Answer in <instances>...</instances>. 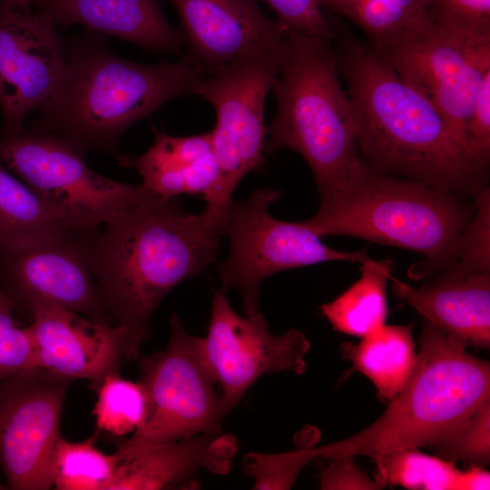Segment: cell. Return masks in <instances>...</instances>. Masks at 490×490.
I'll list each match as a JSON object with an SVG mask.
<instances>
[{"label":"cell","mask_w":490,"mask_h":490,"mask_svg":"<svg viewBox=\"0 0 490 490\" xmlns=\"http://www.w3.org/2000/svg\"><path fill=\"white\" fill-rule=\"evenodd\" d=\"M313 446L276 454L249 453L243 473L254 479L253 489H289L300 471L314 458Z\"/></svg>","instance_id":"obj_31"},{"label":"cell","mask_w":490,"mask_h":490,"mask_svg":"<svg viewBox=\"0 0 490 490\" xmlns=\"http://www.w3.org/2000/svg\"><path fill=\"white\" fill-rule=\"evenodd\" d=\"M490 488V474L483 466H471L461 470L458 490H485Z\"/></svg>","instance_id":"obj_37"},{"label":"cell","mask_w":490,"mask_h":490,"mask_svg":"<svg viewBox=\"0 0 490 490\" xmlns=\"http://www.w3.org/2000/svg\"><path fill=\"white\" fill-rule=\"evenodd\" d=\"M33 7L54 25L82 24L148 51L181 54L184 44L157 0H35Z\"/></svg>","instance_id":"obj_20"},{"label":"cell","mask_w":490,"mask_h":490,"mask_svg":"<svg viewBox=\"0 0 490 490\" xmlns=\"http://www.w3.org/2000/svg\"><path fill=\"white\" fill-rule=\"evenodd\" d=\"M7 489L6 485L0 481V490Z\"/></svg>","instance_id":"obj_39"},{"label":"cell","mask_w":490,"mask_h":490,"mask_svg":"<svg viewBox=\"0 0 490 490\" xmlns=\"http://www.w3.org/2000/svg\"><path fill=\"white\" fill-rule=\"evenodd\" d=\"M54 24L35 11L0 3V111L3 127L18 129L56 94L66 47Z\"/></svg>","instance_id":"obj_15"},{"label":"cell","mask_w":490,"mask_h":490,"mask_svg":"<svg viewBox=\"0 0 490 490\" xmlns=\"http://www.w3.org/2000/svg\"><path fill=\"white\" fill-rule=\"evenodd\" d=\"M475 201L416 180L382 174L358 160L344 183L301 222L320 238L348 236L416 252L407 270L430 279L456 259Z\"/></svg>","instance_id":"obj_4"},{"label":"cell","mask_w":490,"mask_h":490,"mask_svg":"<svg viewBox=\"0 0 490 490\" xmlns=\"http://www.w3.org/2000/svg\"><path fill=\"white\" fill-rule=\"evenodd\" d=\"M71 231L78 232L0 162V251Z\"/></svg>","instance_id":"obj_23"},{"label":"cell","mask_w":490,"mask_h":490,"mask_svg":"<svg viewBox=\"0 0 490 490\" xmlns=\"http://www.w3.org/2000/svg\"><path fill=\"white\" fill-rule=\"evenodd\" d=\"M16 307L0 286V379L36 368L34 342L27 327L16 325Z\"/></svg>","instance_id":"obj_32"},{"label":"cell","mask_w":490,"mask_h":490,"mask_svg":"<svg viewBox=\"0 0 490 490\" xmlns=\"http://www.w3.org/2000/svg\"><path fill=\"white\" fill-rule=\"evenodd\" d=\"M288 39L214 69L193 88L192 94L211 103L216 113L211 135L219 180L205 200L207 206L227 211L243 177L265 162V101L279 73Z\"/></svg>","instance_id":"obj_9"},{"label":"cell","mask_w":490,"mask_h":490,"mask_svg":"<svg viewBox=\"0 0 490 490\" xmlns=\"http://www.w3.org/2000/svg\"><path fill=\"white\" fill-rule=\"evenodd\" d=\"M73 381L37 367L0 379V470L7 489L53 486L51 462Z\"/></svg>","instance_id":"obj_12"},{"label":"cell","mask_w":490,"mask_h":490,"mask_svg":"<svg viewBox=\"0 0 490 490\" xmlns=\"http://www.w3.org/2000/svg\"><path fill=\"white\" fill-rule=\"evenodd\" d=\"M66 47V71L51 102L29 127L53 133L83 157L114 153L122 135L167 101L192 94L205 72L187 56L145 64L121 58L104 35L87 31Z\"/></svg>","instance_id":"obj_3"},{"label":"cell","mask_w":490,"mask_h":490,"mask_svg":"<svg viewBox=\"0 0 490 490\" xmlns=\"http://www.w3.org/2000/svg\"><path fill=\"white\" fill-rule=\"evenodd\" d=\"M328 466L319 476L323 490H377L384 488L375 478L368 477L356 464L354 456L329 458Z\"/></svg>","instance_id":"obj_36"},{"label":"cell","mask_w":490,"mask_h":490,"mask_svg":"<svg viewBox=\"0 0 490 490\" xmlns=\"http://www.w3.org/2000/svg\"><path fill=\"white\" fill-rule=\"evenodd\" d=\"M34 1L35 0H0V3L24 11H31Z\"/></svg>","instance_id":"obj_38"},{"label":"cell","mask_w":490,"mask_h":490,"mask_svg":"<svg viewBox=\"0 0 490 490\" xmlns=\"http://www.w3.org/2000/svg\"><path fill=\"white\" fill-rule=\"evenodd\" d=\"M93 389L97 400L93 410L99 430L115 436L132 434L142 424L146 401L140 382H132L119 372L106 375Z\"/></svg>","instance_id":"obj_28"},{"label":"cell","mask_w":490,"mask_h":490,"mask_svg":"<svg viewBox=\"0 0 490 490\" xmlns=\"http://www.w3.org/2000/svg\"><path fill=\"white\" fill-rule=\"evenodd\" d=\"M182 25L184 54L205 74L249 53L282 44L289 31L257 0H170Z\"/></svg>","instance_id":"obj_17"},{"label":"cell","mask_w":490,"mask_h":490,"mask_svg":"<svg viewBox=\"0 0 490 490\" xmlns=\"http://www.w3.org/2000/svg\"><path fill=\"white\" fill-rule=\"evenodd\" d=\"M338 76L334 39L289 32L271 88L277 112L267 129L266 152L299 153L320 202L338 190L360 158L350 102Z\"/></svg>","instance_id":"obj_6"},{"label":"cell","mask_w":490,"mask_h":490,"mask_svg":"<svg viewBox=\"0 0 490 490\" xmlns=\"http://www.w3.org/2000/svg\"><path fill=\"white\" fill-rule=\"evenodd\" d=\"M202 341L207 362L230 411L263 375L303 374L310 349L305 334L296 328L275 335L266 320L238 315L221 289L213 291L208 332Z\"/></svg>","instance_id":"obj_14"},{"label":"cell","mask_w":490,"mask_h":490,"mask_svg":"<svg viewBox=\"0 0 490 490\" xmlns=\"http://www.w3.org/2000/svg\"><path fill=\"white\" fill-rule=\"evenodd\" d=\"M93 236L71 231L17 250L0 251V286L16 309L27 313L35 303L44 302L114 324L93 270Z\"/></svg>","instance_id":"obj_13"},{"label":"cell","mask_w":490,"mask_h":490,"mask_svg":"<svg viewBox=\"0 0 490 490\" xmlns=\"http://www.w3.org/2000/svg\"><path fill=\"white\" fill-rule=\"evenodd\" d=\"M431 448L435 456L452 463L463 461L471 466L487 465L490 460V400Z\"/></svg>","instance_id":"obj_30"},{"label":"cell","mask_w":490,"mask_h":490,"mask_svg":"<svg viewBox=\"0 0 490 490\" xmlns=\"http://www.w3.org/2000/svg\"><path fill=\"white\" fill-rule=\"evenodd\" d=\"M330 24L362 161L465 199L488 187L489 169L462 148L440 112L367 43Z\"/></svg>","instance_id":"obj_1"},{"label":"cell","mask_w":490,"mask_h":490,"mask_svg":"<svg viewBox=\"0 0 490 490\" xmlns=\"http://www.w3.org/2000/svg\"><path fill=\"white\" fill-rule=\"evenodd\" d=\"M83 158L53 133L0 128V162L76 231L94 235L151 192L93 172Z\"/></svg>","instance_id":"obj_7"},{"label":"cell","mask_w":490,"mask_h":490,"mask_svg":"<svg viewBox=\"0 0 490 490\" xmlns=\"http://www.w3.org/2000/svg\"><path fill=\"white\" fill-rule=\"evenodd\" d=\"M98 434L80 442L60 436L51 462L53 486L58 490H111L118 459L96 445Z\"/></svg>","instance_id":"obj_26"},{"label":"cell","mask_w":490,"mask_h":490,"mask_svg":"<svg viewBox=\"0 0 490 490\" xmlns=\"http://www.w3.org/2000/svg\"><path fill=\"white\" fill-rule=\"evenodd\" d=\"M169 325L165 349L136 358L146 414L142 426L119 450L222 433L221 422L230 410L215 389L202 338L190 334L176 313H172Z\"/></svg>","instance_id":"obj_8"},{"label":"cell","mask_w":490,"mask_h":490,"mask_svg":"<svg viewBox=\"0 0 490 490\" xmlns=\"http://www.w3.org/2000/svg\"><path fill=\"white\" fill-rule=\"evenodd\" d=\"M427 18L462 32L490 35V0H430Z\"/></svg>","instance_id":"obj_33"},{"label":"cell","mask_w":490,"mask_h":490,"mask_svg":"<svg viewBox=\"0 0 490 490\" xmlns=\"http://www.w3.org/2000/svg\"><path fill=\"white\" fill-rule=\"evenodd\" d=\"M154 142L142 155L118 156L121 165L134 169L142 186L162 198L202 195L207 200L219 180L211 132L177 137L153 129Z\"/></svg>","instance_id":"obj_21"},{"label":"cell","mask_w":490,"mask_h":490,"mask_svg":"<svg viewBox=\"0 0 490 490\" xmlns=\"http://www.w3.org/2000/svg\"><path fill=\"white\" fill-rule=\"evenodd\" d=\"M279 197V191L262 188L243 201L232 200L223 225L230 250L216 269L221 289H236L245 317L256 321L265 320L259 309L260 285L270 275L326 261L360 264L369 258L367 248L335 250L301 221L274 218L270 207Z\"/></svg>","instance_id":"obj_10"},{"label":"cell","mask_w":490,"mask_h":490,"mask_svg":"<svg viewBox=\"0 0 490 490\" xmlns=\"http://www.w3.org/2000/svg\"><path fill=\"white\" fill-rule=\"evenodd\" d=\"M375 479L385 487L399 485L413 490H458L461 470L455 463L429 456L417 448L394 450L372 459Z\"/></svg>","instance_id":"obj_27"},{"label":"cell","mask_w":490,"mask_h":490,"mask_svg":"<svg viewBox=\"0 0 490 490\" xmlns=\"http://www.w3.org/2000/svg\"><path fill=\"white\" fill-rule=\"evenodd\" d=\"M377 55L440 112L458 143L471 155L467 120L479 83L490 70V35L462 32L426 17L402 41Z\"/></svg>","instance_id":"obj_11"},{"label":"cell","mask_w":490,"mask_h":490,"mask_svg":"<svg viewBox=\"0 0 490 490\" xmlns=\"http://www.w3.org/2000/svg\"><path fill=\"white\" fill-rule=\"evenodd\" d=\"M27 314L37 368L72 380L86 379L93 388L128 359L127 334L117 324L44 302L33 305Z\"/></svg>","instance_id":"obj_16"},{"label":"cell","mask_w":490,"mask_h":490,"mask_svg":"<svg viewBox=\"0 0 490 490\" xmlns=\"http://www.w3.org/2000/svg\"><path fill=\"white\" fill-rule=\"evenodd\" d=\"M229 434H201L134 450L117 449L116 474L111 490L194 489L201 469L228 473L237 453Z\"/></svg>","instance_id":"obj_18"},{"label":"cell","mask_w":490,"mask_h":490,"mask_svg":"<svg viewBox=\"0 0 490 490\" xmlns=\"http://www.w3.org/2000/svg\"><path fill=\"white\" fill-rule=\"evenodd\" d=\"M392 290L466 348L490 347V273L441 272L414 287L393 276Z\"/></svg>","instance_id":"obj_19"},{"label":"cell","mask_w":490,"mask_h":490,"mask_svg":"<svg viewBox=\"0 0 490 490\" xmlns=\"http://www.w3.org/2000/svg\"><path fill=\"white\" fill-rule=\"evenodd\" d=\"M225 217L207 206L191 214L176 198L151 193L93 236V274L108 314L126 331L128 359L150 339L165 296L215 261Z\"/></svg>","instance_id":"obj_2"},{"label":"cell","mask_w":490,"mask_h":490,"mask_svg":"<svg viewBox=\"0 0 490 490\" xmlns=\"http://www.w3.org/2000/svg\"><path fill=\"white\" fill-rule=\"evenodd\" d=\"M393 268L390 259L368 258L360 263V278L335 299L320 306L336 331L362 338L386 324L387 284Z\"/></svg>","instance_id":"obj_24"},{"label":"cell","mask_w":490,"mask_h":490,"mask_svg":"<svg viewBox=\"0 0 490 490\" xmlns=\"http://www.w3.org/2000/svg\"><path fill=\"white\" fill-rule=\"evenodd\" d=\"M474 201V214L462 233L456 259L442 272L490 273L489 187L480 191Z\"/></svg>","instance_id":"obj_29"},{"label":"cell","mask_w":490,"mask_h":490,"mask_svg":"<svg viewBox=\"0 0 490 490\" xmlns=\"http://www.w3.org/2000/svg\"><path fill=\"white\" fill-rule=\"evenodd\" d=\"M412 325H387L360 338L357 344L343 343V358L351 362V371L368 377L378 397L394 399L407 384L416 363Z\"/></svg>","instance_id":"obj_22"},{"label":"cell","mask_w":490,"mask_h":490,"mask_svg":"<svg viewBox=\"0 0 490 490\" xmlns=\"http://www.w3.org/2000/svg\"><path fill=\"white\" fill-rule=\"evenodd\" d=\"M466 136L468 150L483 167L490 164V70L482 77L470 109Z\"/></svg>","instance_id":"obj_35"},{"label":"cell","mask_w":490,"mask_h":490,"mask_svg":"<svg viewBox=\"0 0 490 490\" xmlns=\"http://www.w3.org/2000/svg\"><path fill=\"white\" fill-rule=\"evenodd\" d=\"M413 373L403 390L368 426L315 446L317 456H365L433 446L490 400V365L423 318Z\"/></svg>","instance_id":"obj_5"},{"label":"cell","mask_w":490,"mask_h":490,"mask_svg":"<svg viewBox=\"0 0 490 490\" xmlns=\"http://www.w3.org/2000/svg\"><path fill=\"white\" fill-rule=\"evenodd\" d=\"M290 33L334 39L329 19L316 0H261Z\"/></svg>","instance_id":"obj_34"},{"label":"cell","mask_w":490,"mask_h":490,"mask_svg":"<svg viewBox=\"0 0 490 490\" xmlns=\"http://www.w3.org/2000/svg\"><path fill=\"white\" fill-rule=\"evenodd\" d=\"M322 9L342 15L365 34L369 48L380 54L393 47L427 17L430 0H316Z\"/></svg>","instance_id":"obj_25"}]
</instances>
